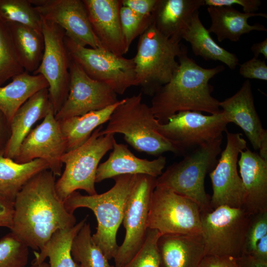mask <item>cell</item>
Here are the masks:
<instances>
[{"label": "cell", "instance_id": "cell-28", "mask_svg": "<svg viewBox=\"0 0 267 267\" xmlns=\"http://www.w3.org/2000/svg\"><path fill=\"white\" fill-rule=\"evenodd\" d=\"M4 149H0V195L14 201L23 186L41 171L49 170L46 162L37 159L19 164L4 156Z\"/></svg>", "mask_w": 267, "mask_h": 267}, {"label": "cell", "instance_id": "cell-36", "mask_svg": "<svg viewBox=\"0 0 267 267\" xmlns=\"http://www.w3.org/2000/svg\"><path fill=\"white\" fill-rule=\"evenodd\" d=\"M160 233L156 229H148L146 238L139 250L122 267H161L157 242Z\"/></svg>", "mask_w": 267, "mask_h": 267}, {"label": "cell", "instance_id": "cell-35", "mask_svg": "<svg viewBox=\"0 0 267 267\" xmlns=\"http://www.w3.org/2000/svg\"><path fill=\"white\" fill-rule=\"evenodd\" d=\"M29 248L11 232L0 239V267H27Z\"/></svg>", "mask_w": 267, "mask_h": 267}, {"label": "cell", "instance_id": "cell-33", "mask_svg": "<svg viewBox=\"0 0 267 267\" xmlns=\"http://www.w3.org/2000/svg\"><path fill=\"white\" fill-rule=\"evenodd\" d=\"M0 20L19 23L42 32V17L31 0H0Z\"/></svg>", "mask_w": 267, "mask_h": 267}, {"label": "cell", "instance_id": "cell-8", "mask_svg": "<svg viewBox=\"0 0 267 267\" xmlns=\"http://www.w3.org/2000/svg\"><path fill=\"white\" fill-rule=\"evenodd\" d=\"M252 218L243 208L226 206L201 213L204 257H241L244 254L247 232Z\"/></svg>", "mask_w": 267, "mask_h": 267}, {"label": "cell", "instance_id": "cell-9", "mask_svg": "<svg viewBox=\"0 0 267 267\" xmlns=\"http://www.w3.org/2000/svg\"><path fill=\"white\" fill-rule=\"evenodd\" d=\"M65 44L70 58L89 77L108 85L117 94L122 95L131 87L137 86L133 58L104 48L82 46L66 36Z\"/></svg>", "mask_w": 267, "mask_h": 267}, {"label": "cell", "instance_id": "cell-45", "mask_svg": "<svg viewBox=\"0 0 267 267\" xmlns=\"http://www.w3.org/2000/svg\"><path fill=\"white\" fill-rule=\"evenodd\" d=\"M242 267H267V261L260 260L245 254L237 258Z\"/></svg>", "mask_w": 267, "mask_h": 267}, {"label": "cell", "instance_id": "cell-22", "mask_svg": "<svg viewBox=\"0 0 267 267\" xmlns=\"http://www.w3.org/2000/svg\"><path fill=\"white\" fill-rule=\"evenodd\" d=\"M157 245L164 267H198L204 257L202 233L161 235Z\"/></svg>", "mask_w": 267, "mask_h": 267}, {"label": "cell", "instance_id": "cell-14", "mask_svg": "<svg viewBox=\"0 0 267 267\" xmlns=\"http://www.w3.org/2000/svg\"><path fill=\"white\" fill-rule=\"evenodd\" d=\"M226 144L214 168L210 173L213 189L212 209L221 206L242 208L244 189L237 172L238 156L247 147L242 134L225 131Z\"/></svg>", "mask_w": 267, "mask_h": 267}, {"label": "cell", "instance_id": "cell-24", "mask_svg": "<svg viewBox=\"0 0 267 267\" xmlns=\"http://www.w3.org/2000/svg\"><path fill=\"white\" fill-rule=\"evenodd\" d=\"M203 6L204 0H158L152 23L164 36L180 42L182 32Z\"/></svg>", "mask_w": 267, "mask_h": 267}, {"label": "cell", "instance_id": "cell-48", "mask_svg": "<svg viewBox=\"0 0 267 267\" xmlns=\"http://www.w3.org/2000/svg\"><path fill=\"white\" fill-rule=\"evenodd\" d=\"M32 267H49L48 264L44 262L40 264H32Z\"/></svg>", "mask_w": 267, "mask_h": 267}, {"label": "cell", "instance_id": "cell-12", "mask_svg": "<svg viewBox=\"0 0 267 267\" xmlns=\"http://www.w3.org/2000/svg\"><path fill=\"white\" fill-rule=\"evenodd\" d=\"M44 49L38 69L48 84L49 100L55 114L66 101L69 90L70 56L65 44L64 31L57 24L42 18Z\"/></svg>", "mask_w": 267, "mask_h": 267}, {"label": "cell", "instance_id": "cell-47", "mask_svg": "<svg viewBox=\"0 0 267 267\" xmlns=\"http://www.w3.org/2000/svg\"><path fill=\"white\" fill-rule=\"evenodd\" d=\"M251 50L254 54V57L258 58L259 54H261L267 59V38L262 42L253 44L251 47Z\"/></svg>", "mask_w": 267, "mask_h": 267}, {"label": "cell", "instance_id": "cell-10", "mask_svg": "<svg viewBox=\"0 0 267 267\" xmlns=\"http://www.w3.org/2000/svg\"><path fill=\"white\" fill-rule=\"evenodd\" d=\"M147 225L161 235L200 233L201 211L191 200L168 188L156 186L151 198Z\"/></svg>", "mask_w": 267, "mask_h": 267}, {"label": "cell", "instance_id": "cell-6", "mask_svg": "<svg viewBox=\"0 0 267 267\" xmlns=\"http://www.w3.org/2000/svg\"><path fill=\"white\" fill-rule=\"evenodd\" d=\"M222 136L199 146L178 162L168 167L156 178V186L168 188L195 203L201 213L213 210L211 197L205 189L206 176L216 165L222 151Z\"/></svg>", "mask_w": 267, "mask_h": 267}, {"label": "cell", "instance_id": "cell-25", "mask_svg": "<svg viewBox=\"0 0 267 267\" xmlns=\"http://www.w3.org/2000/svg\"><path fill=\"white\" fill-rule=\"evenodd\" d=\"M207 11L211 20L208 30L210 33L215 34L220 42L225 40L238 42L242 35L252 31H267L262 24L251 25L248 23L251 17L267 18L266 13L241 12L232 6H208Z\"/></svg>", "mask_w": 267, "mask_h": 267}, {"label": "cell", "instance_id": "cell-30", "mask_svg": "<svg viewBox=\"0 0 267 267\" xmlns=\"http://www.w3.org/2000/svg\"><path fill=\"white\" fill-rule=\"evenodd\" d=\"M120 102L119 100L115 104L101 110L60 121L61 129L67 141L66 152L81 145L96 128L108 122Z\"/></svg>", "mask_w": 267, "mask_h": 267}, {"label": "cell", "instance_id": "cell-21", "mask_svg": "<svg viewBox=\"0 0 267 267\" xmlns=\"http://www.w3.org/2000/svg\"><path fill=\"white\" fill-rule=\"evenodd\" d=\"M166 157L160 155L149 160L134 155L127 145L114 142L108 159L97 168L95 183L125 175H145L157 178L166 164Z\"/></svg>", "mask_w": 267, "mask_h": 267}, {"label": "cell", "instance_id": "cell-39", "mask_svg": "<svg viewBox=\"0 0 267 267\" xmlns=\"http://www.w3.org/2000/svg\"><path fill=\"white\" fill-rule=\"evenodd\" d=\"M239 73L245 78L267 81L266 62L254 57L240 65Z\"/></svg>", "mask_w": 267, "mask_h": 267}, {"label": "cell", "instance_id": "cell-38", "mask_svg": "<svg viewBox=\"0 0 267 267\" xmlns=\"http://www.w3.org/2000/svg\"><path fill=\"white\" fill-rule=\"evenodd\" d=\"M267 234V211L252 216L248 228L244 254H251L259 241Z\"/></svg>", "mask_w": 267, "mask_h": 267}, {"label": "cell", "instance_id": "cell-16", "mask_svg": "<svg viewBox=\"0 0 267 267\" xmlns=\"http://www.w3.org/2000/svg\"><path fill=\"white\" fill-rule=\"evenodd\" d=\"M66 151V139L51 108L25 138L13 160L24 164L42 159L47 163L49 170L55 176H60L63 165L61 157Z\"/></svg>", "mask_w": 267, "mask_h": 267}, {"label": "cell", "instance_id": "cell-43", "mask_svg": "<svg viewBox=\"0 0 267 267\" xmlns=\"http://www.w3.org/2000/svg\"><path fill=\"white\" fill-rule=\"evenodd\" d=\"M14 214V201L0 195V227L10 230Z\"/></svg>", "mask_w": 267, "mask_h": 267}, {"label": "cell", "instance_id": "cell-41", "mask_svg": "<svg viewBox=\"0 0 267 267\" xmlns=\"http://www.w3.org/2000/svg\"><path fill=\"white\" fill-rule=\"evenodd\" d=\"M204 5L208 6H232L234 4L243 7V12L254 13L259 9L260 0H204Z\"/></svg>", "mask_w": 267, "mask_h": 267}, {"label": "cell", "instance_id": "cell-18", "mask_svg": "<svg viewBox=\"0 0 267 267\" xmlns=\"http://www.w3.org/2000/svg\"><path fill=\"white\" fill-rule=\"evenodd\" d=\"M92 30L103 48L116 55L127 53L122 33L121 0H82Z\"/></svg>", "mask_w": 267, "mask_h": 267}, {"label": "cell", "instance_id": "cell-37", "mask_svg": "<svg viewBox=\"0 0 267 267\" xmlns=\"http://www.w3.org/2000/svg\"><path fill=\"white\" fill-rule=\"evenodd\" d=\"M120 19L125 46L128 51L133 41L146 30L152 21L140 18L122 5L120 9Z\"/></svg>", "mask_w": 267, "mask_h": 267}, {"label": "cell", "instance_id": "cell-19", "mask_svg": "<svg viewBox=\"0 0 267 267\" xmlns=\"http://www.w3.org/2000/svg\"><path fill=\"white\" fill-rule=\"evenodd\" d=\"M238 161L244 189L242 208L251 216L267 211V161L247 147Z\"/></svg>", "mask_w": 267, "mask_h": 267}, {"label": "cell", "instance_id": "cell-40", "mask_svg": "<svg viewBox=\"0 0 267 267\" xmlns=\"http://www.w3.org/2000/svg\"><path fill=\"white\" fill-rule=\"evenodd\" d=\"M158 0H121L122 5L143 20H151Z\"/></svg>", "mask_w": 267, "mask_h": 267}, {"label": "cell", "instance_id": "cell-23", "mask_svg": "<svg viewBox=\"0 0 267 267\" xmlns=\"http://www.w3.org/2000/svg\"><path fill=\"white\" fill-rule=\"evenodd\" d=\"M52 108L48 89H44L30 97L16 112L10 123V136L4 156L14 159L19 147L32 127L43 119Z\"/></svg>", "mask_w": 267, "mask_h": 267}, {"label": "cell", "instance_id": "cell-29", "mask_svg": "<svg viewBox=\"0 0 267 267\" xmlns=\"http://www.w3.org/2000/svg\"><path fill=\"white\" fill-rule=\"evenodd\" d=\"M13 43L24 70L34 73L39 68L44 49L42 32L17 23H7Z\"/></svg>", "mask_w": 267, "mask_h": 267}, {"label": "cell", "instance_id": "cell-11", "mask_svg": "<svg viewBox=\"0 0 267 267\" xmlns=\"http://www.w3.org/2000/svg\"><path fill=\"white\" fill-rule=\"evenodd\" d=\"M229 123L224 114L204 115L200 112H178L165 124L157 125L158 132L184 153L222 136Z\"/></svg>", "mask_w": 267, "mask_h": 267}, {"label": "cell", "instance_id": "cell-5", "mask_svg": "<svg viewBox=\"0 0 267 267\" xmlns=\"http://www.w3.org/2000/svg\"><path fill=\"white\" fill-rule=\"evenodd\" d=\"M182 45L163 35L151 23L139 36L133 57L137 86L152 96L177 70Z\"/></svg>", "mask_w": 267, "mask_h": 267}, {"label": "cell", "instance_id": "cell-1", "mask_svg": "<svg viewBox=\"0 0 267 267\" xmlns=\"http://www.w3.org/2000/svg\"><path fill=\"white\" fill-rule=\"evenodd\" d=\"M55 177L49 170L40 172L14 200L11 232L35 251H40L57 230L76 224L75 216L66 210L56 192Z\"/></svg>", "mask_w": 267, "mask_h": 267}, {"label": "cell", "instance_id": "cell-7", "mask_svg": "<svg viewBox=\"0 0 267 267\" xmlns=\"http://www.w3.org/2000/svg\"><path fill=\"white\" fill-rule=\"evenodd\" d=\"M103 129L96 128L81 145L66 152L61 157L65 168L56 181V192L64 201L73 192L83 190L88 195L97 193L95 177L99 163L110 150L112 149L114 134L101 135Z\"/></svg>", "mask_w": 267, "mask_h": 267}, {"label": "cell", "instance_id": "cell-4", "mask_svg": "<svg viewBox=\"0 0 267 267\" xmlns=\"http://www.w3.org/2000/svg\"><path fill=\"white\" fill-rule=\"evenodd\" d=\"M142 93L120 100L101 135L121 134L132 147L139 152L160 156L166 152L181 154L157 130L159 123L150 106L142 102Z\"/></svg>", "mask_w": 267, "mask_h": 267}, {"label": "cell", "instance_id": "cell-27", "mask_svg": "<svg viewBox=\"0 0 267 267\" xmlns=\"http://www.w3.org/2000/svg\"><path fill=\"white\" fill-rule=\"evenodd\" d=\"M5 86L0 87V111L10 123L17 110L33 95L48 84L40 74L31 75L24 71L12 79Z\"/></svg>", "mask_w": 267, "mask_h": 267}, {"label": "cell", "instance_id": "cell-20", "mask_svg": "<svg viewBox=\"0 0 267 267\" xmlns=\"http://www.w3.org/2000/svg\"><path fill=\"white\" fill-rule=\"evenodd\" d=\"M219 105L229 123L239 126L254 149L259 150L262 140L267 137V131L256 110L250 82L245 81L234 94L220 101Z\"/></svg>", "mask_w": 267, "mask_h": 267}, {"label": "cell", "instance_id": "cell-2", "mask_svg": "<svg viewBox=\"0 0 267 267\" xmlns=\"http://www.w3.org/2000/svg\"><path fill=\"white\" fill-rule=\"evenodd\" d=\"M178 60V67L171 79L152 96L150 108L158 122L165 124L180 111L220 113V101L211 95L213 87L209 82L223 71L224 67H201L188 57L187 48L184 45Z\"/></svg>", "mask_w": 267, "mask_h": 267}, {"label": "cell", "instance_id": "cell-15", "mask_svg": "<svg viewBox=\"0 0 267 267\" xmlns=\"http://www.w3.org/2000/svg\"><path fill=\"white\" fill-rule=\"evenodd\" d=\"M70 58L69 90L66 101L55 114L57 121L101 110L119 100L110 87L89 77L78 64Z\"/></svg>", "mask_w": 267, "mask_h": 267}, {"label": "cell", "instance_id": "cell-31", "mask_svg": "<svg viewBox=\"0 0 267 267\" xmlns=\"http://www.w3.org/2000/svg\"><path fill=\"white\" fill-rule=\"evenodd\" d=\"M87 220V217L71 227L56 231L40 252L34 251L33 264H40L48 258L49 267H77L71 254L72 244Z\"/></svg>", "mask_w": 267, "mask_h": 267}, {"label": "cell", "instance_id": "cell-17", "mask_svg": "<svg viewBox=\"0 0 267 267\" xmlns=\"http://www.w3.org/2000/svg\"><path fill=\"white\" fill-rule=\"evenodd\" d=\"M41 17L63 29L77 44L103 48L91 28L83 0H31Z\"/></svg>", "mask_w": 267, "mask_h": 267}, {"label": "cell", "instance_id": "cell-34", "mask_svg": "<svg viewBox=\"0 0 267 267\" xmlns=\"http://www.w3.org/2000/svg\"><path fill=\"white\" fill-rule=\"evenodd\" d=\"M7 24L0 20V87L23 73Z\"/></svg>", "mask_w": 267, "mask_h": 267}, {"label": "cell", "instance_id": "cell-44", "mask_svg": "<svg viewBox=\"0 0 267 267\" xmlns=\"http://www.w3.org/2000/svg\"><path fill=\"white\" fill-rule=\"evenodd\" d=\"M10 125L0 111V149H5L10 136Z\"/></svg>", "mask_w": 267, "mask_h": 267}, {"label": "cell", "instance_id": "cell-26", "mask_svg": "<svg viewBox=\"0 0 267 267\" xmlns=\"http://www.w3.org/2000/svg\"><path fill=\"white\" fill-rule=\"evenodd\" d=\"M197 12L182 32L181 39L188 42L194 54L205 60L220 61L231 70L239 64L235 54L218 44L211 36Z\"/></svg>", "mask_w": 267, "mask_h": 267}, {"label": "cell", "instance_id": "cell-46", "mask_svg": "<svg viewBox=\"0 0 267 267\" xmlns=\"http://www.w3.org/2000/svg\"><path fill=\"white\" fill-rule=\"evenodd\" d=\"M250 255L260 260L267 261V234L259 241Z\"/></svg>", "mask_w": 267, "mask_h": 267}, {"label": "cell", "instance_id": "cell-32", "mask_svg": "<svg viewBox=\"0 0 267 267\" xmlns=\"http://www.w3.org/2000/svg\"><path fill=\"white\" fill-rule=\"evenodd\" d=\"M71 254L77 267H115L93 241L90 224L87 222L73 239Z\"/></svg>", "mask_w": 267, "mask_h": 267}, {"label": "cell", "instance_id": "cell-42", "mask_svg": "<svg viewBox=\"0 0 267 267\" xmlns=\"http://www.w3.org/2000/svg\"><path fill=\"white\" fill-rule=\"evenodd\" d=\"M198 267H242L238 259L229 256H205Z\"/></svg>", "mask_w": 267, "mask_h": 267}, {"label": "cell", "instance_id": "cell-13", "mask_svg": "<svg viewBox=\"0 0 267 267\" xmlns=\"http://www.w3.org/2000/svg\"><path fill=\"white\" fill-rule=\"evenodd\" d=\"M157 178L137 175L128 197L123 219L126 233L113 258L115 267H122L139 250L146 237L148 217Z\"/></svg>", "mask_w": 267, "mask_h": 267}, {"label": "cell", "instance_id": "cell-3", "mask_svg": "<svg viewBox=\"0 0 267 267\" xmlns=\"http://www.w3.org/2000/svg\"><path fill=\"white\" fill-rule=\"evenodd\" d=\"M137 175L117 176L113 178L114 185L106 192L90 195L76 191L64 201L71 214L79 208H87L93 212L97 226L92 238L108 260L114 258L118 250L117 231L123 222L126 203Z\"/></svg>", "mask_w": 267, "mask_h": 267}]
</instances>
